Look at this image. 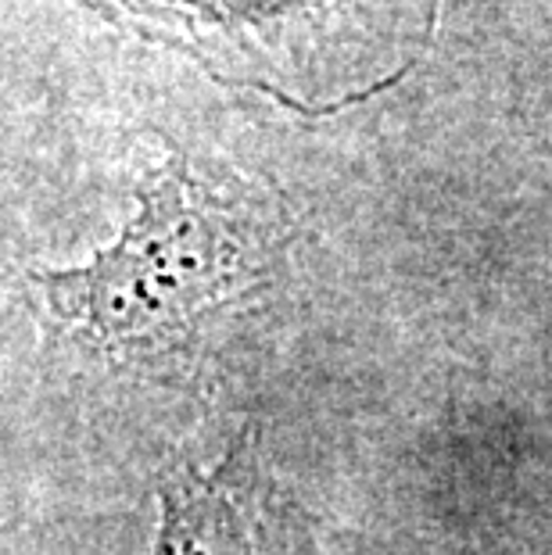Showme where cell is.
<instances>
[{
  "label": "cell",
  "mask_w": 552,
  "mask_h": 555,
  "mask_svg": "<svg viewBox=\"0 0 552 555\" xmlns=\"http://www.w3.org/2000/svg\"><path fill=\"white\" fill-rule=\"evenodd\" d=\"M287 227L230 169L176 147L137 186L119 241L79 269L37 276L47 309L108 351H158L262 287Z\"/></svg>",
  "instance_id": "1"
},
{
  "label": "cell",
  "mask_w": 552,
  "mask_h": 555,
  "mask_svg": "<svg viewBox=\"0 0 552 555\" xmlns=\"http://www.w3.org/2000/svg\"><path fill=\"white\" fill-rule=\"evenodd\" d=\"M227 87L320 115L395 87L431 51L445 0H73Z\"/></svg>",
  "instance_id": "2"
},
{
  "label": "cell",
  "mask_w": 552,
  "mask_h": 555,
  "mask_svg": "<svg viewBox=\"0 0 552 555\" xmlns=\"http://www.w3.org/2000/svg\"><path fill=\"white\" fill-rule=\"evenodd\" d=\"M166 519H162L158 555H238L241 534L230 502L213 483L191 480L172 488L166 499Z\"/></svg>",
  "instance_id": "3"
}]
</instances>
